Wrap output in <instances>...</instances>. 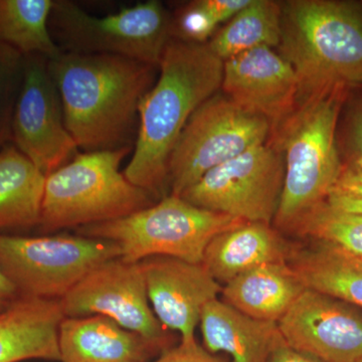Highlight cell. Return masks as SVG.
<instances>
[{"mask_svg":"<svg viewBox=\"0 0 362 362\" xmlns=\"http://www.w3.org/2000/svg\"><path fill=\"white\" fill-rule=\"evenodd\" d=\"M49 68L78 148L131 146L140 102L156 83L158 66L115 54L63 51Z\"/></svg>","mask_w":362,"mask_h":362,"instance_id":"6da1fadb","label":"cell"},{"mask_svg":"<svg viewBox=\"0 0 362 362\" xmlns=\"http://www.w3.org/2000/svg\"><path fill=\"white\" fill-rule=\"evenodd\" d=\"M160 75L139 105L134 149L123 173L153 197L168 182V162L190 117L221 88L223 62L209 45L171 40Z\"/></svg>","mask_w":362,"mask_h":362,"instance_id":"7a4b0ae2","label":"cell"},{"mask_svg":"<svg viewBox=\"0 0 362 362\" xmlns=\"http://www.w3.org/2000/svg\"><path fill=\"white\" fill-rule=\"evenodd\" d=\"M279 45L297 75L298 104L362 84V1L286 2Z\"/></svg>","mask_w":362,"mask_h":362,"instance_id":"3957f363","label":"cell"},{"mask_svg":"<svg viewBox=\"0 0 362 362\" xmlns=\"http://www.w3.org/2000/svg\"><path fill=\"white\" fill-rule=\"evenodd\" d=\"M350 88L321 93L297 105L281 124L278 148L285 162L284 187L274 223L292 230L329 197L343 163L337 124Z\"/></svg>","mask_w":362,"mask_h":362,"instance_id":"277c9868","label":"cell"},{"mask_svg":"<svg viewBox=\"0 0 362 362\" xmlns=\"http://www.w3.org/2000/svg\"><path fill=\"white\" fill-rule=\"evenodd\" d=\"M132 146L83 152L45 177L40 225L62 230L119 220L152 204L120 171Z\"/></svg>","mask_w":362,"mask_h":362,"instance_id":"5b68a950","label":"cell"},{"mask_svg":"<svg viewBox=\"0 0 362 362\" xmlns=\"http://www.w3.org/2000/svg\"><path fill=\"white\" fill-rule=\"evenodd\" d=\"M243 223L239 218L206 211L181 197L169 194L137 213L83 226L77 233L116 243L121 258L129 263L163 256L201 264L207 245L216 235Z\"/></svg>","mask_w":362,"mask_h":362,"instance_id":"8992f818","label":"cell"},{"mask_svg":"<svg viewBox=\"0 0 362 362\" xmlns=\"http://www.w3.org/2000/svg\"><path fill=\"white\" fill-rule=\"evenodd\" d=\"M49 30L62 51L115 54L158 66L170 42L173 21L156 0L106 16H92L74 2L59 0L54 2Z\"/></svg>","mask_w":362,"mask_h":362,"instance_id":"52a82bcc","label":"cell"},{"mask_svg":"<svg viewBox=\"0 0 362 362\" xmlns=\"http://www.w3.org/2000/svg\"><path fill=\"white\" fill-rule=\"evenodd\" d=\"M117 258L120 247L108 240L0 233V271L23 298L62 299L90 271Z\"/></svg>","mask_w":362,"mask_h":362,"instance_id":"ba28073f","label":"cell"},{"mask_svg":"<svg viewBox=\"0 0 362 362\" xmlns=\"http://www.w3.org/2000/svg\"><path fill=\"white\" fill-rule=\"evenodd\" d=\"M271 123L216 93L192 114L168 162L171 194L180 197L209 170L265 144Z\"/></svg>","mask_w":362,"mask_h":362,"instance_id":"9c48e42d","label":"cell"},{"mask_svg":"<svg viewBox=\"0 0 362 362\" xmlns=\"http://www.w3.org/2000/svg\"><path fill=\"white\" fill-rule=\"evenodd\" d=\"M284 178L282 152L265 143L211 169L180 197L206 211L270 225Z\"/></svg>","mask_w":362,"mask_h":362,"instance_id":"30bf717a","label":"cell"},{"mask_svg":"<svg viewBox=\"0 0 362 362\" xmlns=\"http://www.w3.org/2000/svg\"><path fill=\"white\" fill-rule=\"evenodd\" d=\"M11 140L45 176L77 156L78 146L66 129L49 59L40 54L23 56Z\"/></svg>","mask_w":362,"mask_h":362,"instance_id":"8fae6325","label":"cell"},{"mask_svg":"<svg viewBox=\"0 0 362 362\" xmlns=\"http://www.w3.org/2000/svg\"><path fill=\"white\" fill-rule=\"evenodd\" d=\"M65 317H108L168 349V331L152 310L140 263L122 258L98 266L59 299Z\"/></svg>","mask_w":362,"mask_h":362,"instance_id":"7c38bea8","label":"cell"},{"mask_svg":"<svg viewBox=\"0 0 362 362\" xmlns=\"http://www.w3.org/2000/svg\"><path fill=\"white\" fill-rule=\"evenodd\" d=\"M278 328L289 346L321 361H362V312L329 295L305 290Z\"/></svg>","mask_w":362,"mask_h":362,"instance_id":"4fadbf2b","label":"cell"},{"mask_svg":"<svg viewBox=\"0 0 362 362\" xmlns=\"http://www.w3.org/2000/svg\"><path fill=\"white\" fill-rule=\"evenodd\" d=\"M152 310L166 330L176 331L181 342L195 341L202 309L218 299L220 283L202 264L171 257L140 262Z\"/></svg>","mask_w":362,"mask_h":362,"instance_id":"5bb4252c","label":"cell"},{"mask_svg":"<svg viewBox=\"0 0 362 362\" xmlns=\"http://www.w3.org/2000/svg\"><path fill=\"white\" fill-rule=\"evenodd\" d=\"M221 89L243 108L265 117L274 130L296 109L299 82L282 54L261 47L223 62Z\"/></svg>","mask_w":362,"mask_h":362,"instance_id":"9a60e30c","label":"cell"},{"mask_svg":"<svg viewBox=\"0 0 362 362\" xmlns=\"http://www.w3.org/2000/svg\"><path fill=\"white\" fill-rule=\"evenodd\" d=\"M61 362H146L156 343L119 325L108 317H65L59 325Z\"/></svg>","mask_w":362,"mask_h":362,"instance_id":"2e32d148","label":"cell"},{"mask_svg":"<svg viewBox=\"0 0 362 362\" xmlns=\"http://www.w3.org/2000/svg\"><path fill=\"white\" fill-rule=\"evenodd\" d=\"M64 318L59 300L21 297L0 312V362L59 361V330Z\"/></svg>","mask_w":362,"mask_h":362,"instance_id":"e0dca14e","label":"cell"},{"mask_svg":"<svg viewBox=\"0 0 362 362\" xmlns=\"http://www.w3.org/2000/svg\"><path fill=\"white\" fill-rule=\"evenodd\" d=\"M289 247L269 223L245 221L218 233L207 245L202 264L220 284L272 263H287Z\"/></svg>","mask_w":362,"mask_h":362,"instance_id":"ac0fdd59","label":"cell"},{"mask_svg":"<svg viewBox=\"0 0 362 362\" xmlns=\"http://www.w3.org/2000/svg\"><path fill=\"white\" fill-rule=\"evenodd\" d=\"M199 324L204 349L226 352L233 362H269L282 338L278 323L252 318L218 299L202 309Z\"/></svg>","mask_w":362,"mask_h":362,"instance_id":"d6986e66","label":"cell"},{"mask_svg":"<svg viewBox=\"0 0 362 362\" xmlns=\"http://www.w3.org/2000/svg\"><path fill=\"white\" fill-rule=\"evenodd\" d=\"M306 289L287 262L252 269L233 279L221 293L223 302L242 313L278 323Z\"/></svg>","mask_w":362,"mask_h":362,"instance_id":"ffe728a7","label":"cell"},{"mask_svg":"<svg viewBox=\"0 0 362 362\" xmlns=\"http://www.w3.org/2000/svg\"><path fill=\"white\" fill-rule=\"evenodd\" d=\"M45 177L13 144L0 149V230L40 225Z\"/></svg>","mask_w":362,"mask_h":362,"instance_id":"44dd1931","label":"cell"},{"mask_svg":"<svg viewBox=\"0 0 362 362\" xmlns=\"http://www.w3.org/2000/svg\"><path fill=\"white\" fill-rule=\"evenodd\" d=\"M293 270L307 289L362 309V259L327 243L315 240L292 256Z\"/></svg>","mask_w":362,"mask_h":362,"instance_id":"7402d4cb","label":"cell"},{"mask_svg":"<svg viewBox=\"0 0 362 362\" xmlns=\"http://www.w3.org/2000/svg\"><path fill=\"white\" fill-rule=\"evenodd\" d=\"M52 0H0V44L23 56L40 54L51 61L61 54L49 30Z\"/></svg>","mask_w":362,"mask_h":362,"instance_id":"603a6c76","label":"cell"},{"mask_svg":"<svg viewBox=\"0 0 362 362\" xmlns=\"http://www.w3.org/2000/svg\"><path fill=\"white\" fill-rule=\"evenodd\" d=\"M281 16L282 4L251 0L207 45L223 62L256 47L273 49L280 45Z\"/></svg>","mask_w":362,"mask_h":362,"instance_id":"cb8c5ba5","label":"cell"},{"mask_svg":"<svg viewBox=\"0 0 362 362\" xmlns=\"http://www.w3.org/2000/svg\"><path fill=\"white\" fill-rule=\"evenodd\" d=\"M304 237L327 243L362 259V216L347 213L324 202L293 228Z\"/></svg>","mask_w":362,"mask_h":362,"instance_id":"d4e9b609","label":"cell"},{"mask_svg":"<svg viewBox=\"0 0 362 362\" xmlns=\"http://www.w3.org/2000/svg\"><path fill=\"white\" fill-rule=\"evenodd\" d=\"M23 56L0 44V149L11 140L16 100L23 80Z\"/></svg>","mask_w":362,"mask_h":362,"instance_id":"484cf974","label":"cell"},{"mask_svg":"<svg viewBox=\"0 0 362 362\" xmlns=\"http://www.w3.org/2000/svg\"><path fill=\"white\" fill-rule=\"evenodd\" d=\"M218 26L213 16L202 6L201 0L190 2L178 14L175 23L173 21V30L180 35V40L194 44H204Z\"/></svg>","mask_w":362,"mask_h":362,"instance_id":"4316f807","label":"cell"},{"mask_svg":"<svg viewBox=\"0 0 362 362\" xmlns=\"http://www.w3.org/2000/svg\"><path fill=\"white\" fill-rule=\"evenodd\" d=\"M344 151L346 163L343 166H362V97L350 107L344 128Z\"/></svg>","mask_w":362,"mask_h":362,"instance_id":"83f0119b","label":"cell"},{"mask_svg":"<svg viewBox=\"0 0 362 362\" xmlns=\"http://www.w3.org/2000/svg\"><path fill=\"white\" fill-rule=\"evenodd\" d=\"M153 362H226L201 346L199 343L181 342L175 349H168Z\"/></svg>","mask_w":362,"mask_h":362,"instance_id":"f1b7e54d","label":"cell"},{"mask_svg":"<svg viewBox=\"0 0 362 362\" xmlns=\"http://www.w3.org/2000/svg\"><path fill=\"white\" fill-rule=\"evenodd\" d=\"M329 195L362 199V166H343Z\"/></svg>","mask_w":362,"mask_h":362,"instance_id":"f546056e","label":"cell"},{"mask_svg":"<svg viewBox=\"0 0 362 362\" xmlns=\"http://www.w3.org/2000/svg\"><path fill=\"white\" fill-rule=\"evenodd\" d=\"M250 1L251 0H201V4L220 25L232 20Z\"/></svg>","mask_w":362,"mask_h":362,"instance_id":"4dcf8cb0","label":"cell"},{"mask_svg":"<svg viewBox=\"0 0 362 362\" xmlns=\"http://www.w3.org/2000/svg\"><path fill=\"white\" fill-rule=\"evenodd\" d=\"M269 362H323L316 357L292 349L283 339L279 340L275 349L272 351Z\"/></svg>","mask_w":362,"mask_h":362,"instance_id":"1f68e13d","label":"cell"},{"mask_svg":"<svg viewBox=\"0 0 362 362\" xmlns=\"http://www.w3.org/2000/svg\"><path fill=\"white\" fill-rule=\"evenodd\" d=\"M20 298V293L11 284V281L0 271V312L6 310Z\"/></svg>","mask_w":362,"mask_h":362,"instance_id":"d6a6232c","label":"cell"},{"mask_svg":"<svg viewBox=\"0 0 362 362\" xmlns=\"http://www.w3.org/2000/svg\"><path fill=\"white\" fill-rule=\"evenodd\" d=\"M326 202L330 206L347 213L361 214L362 216V199H351V197H337L329 195Z\"/></svg>","mask_w":362,"mask_h":362,"instance_id":"836d02e7","label":"cell"},{"mask_svg":"<svg viewBox=\"0 0 362 362\" xmlns=\"http://www.w3.org/2000/svg\"><path fill=\"white\" fill-rule=\"evenodd\" d=\"M362 362V361H361Z\"/></svg>","mask_w":362,"mask_h":362,"instance_id":"e575fe53","label":"cell"}]
</instances>
